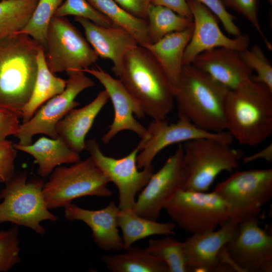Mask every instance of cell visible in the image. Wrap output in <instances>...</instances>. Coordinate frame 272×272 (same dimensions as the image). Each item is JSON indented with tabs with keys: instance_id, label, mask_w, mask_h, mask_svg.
<instances>
[{
	"instance_id": "cell-1",
	"label": "cell",
	"mask_w": 272,
	"mask_h": 272,
	"mask_svg": "<svg viewBox=\"0 0 272 272\" xmlns=\"http://www.w3.org/2000/svg\"><path fill=\"white\" fill-rule=\"evenodd\" d=\"M116 76L153 119H165L174 107V89L161 66L138 45L124 56Z\"/></svg>"
},
{
	"instance_id": "cell-2",
	"label": "cell",
	"mask_w": 272,
	"mask_h": 272,
	"mask_svg": "<svg viewBox=\"0 0 272 272\" xmlns=\"http://www.w3.org/2000/svg\"><path fill=\"white\" fill-rule=\"evenodd\" d=\"M225 117L226 130L240 145H259L272 133V90L252 78L230 90Z\"/></svg>"
},
{
	"instance_id": "cell-3",
	"label": "cell",
	"mask_w": 272,
	"mask_h": 272,
	"mask_svg": "<svg viewBox=\"0 0 272 272\" xmlns=\"http://www.w3.org/2000/svg\"><path fill=\"white\" fill-rule=\"evenodd\" d=\"M40 46L19 32L0 36V108L21 117L35 83Z\"/></svg>"
},
{
	"instance_id": "cell-4",
	"label": "cell",
	"mask_w": 272,
	"mask_h": 272,
	"mask_svg": "<svg viewBox=\"0 0 272 272\" xmlns=\"http://www.w3.org/2000/svg\"><path fill=\"white\" fill-rule=\"evenodd\" d=\"M230 90L191 64L183 65L174 89L178 116L210 132L226 130L225 104Z\"/></svg>"
},
{
	"instance_id": "cell-5",
	"label": "cell",
	"mask_w": 272,
	"mask_h": 272,
	"mask_svg": "<svg viewBox=\"0 0 272 272\" xmlns=\"http://www.w3.org/2000/svg\"><path fill=\"white\" fill-rule=\"evenodd\" d=\"M44 182L42 177L28 180L26 172L15 173L0 192V223L10 222L44 234L45 229L41 222L58 219L46 206L42 191Z\"/></svg>"
},
{
	"instance_id": "cell-6",
	"label": "cell",
	"mask_w": 272,
	"mask_h": 272,
	"mask_svg": "<svg viewBox=\"0 0 272 272\" xmlns=\"http://www.w3.org/2000/svg\"><path fill=\"white\" fill-rule=\"evenodd\" d=\"M109 180L89 157L69 166H57L44 182L43 194L49 210L64 207L86 196L110 197Z\"/></svg>"
},
{
	"instance_id": "cell-7",
	"label": "cell",
	"mask_w": 272,
	"mask_h": 272,
	"mask_svg": "<svg viewBox=\"0 0 272 272\" xmlns=\"http://www.w3.org/2000/svg\"><path fill=\"white\" fill-rule=\"evenodd\" d=\"M213 191L226 203L229 219L240 224L258 218L272 196V169L236 172L218 183Z\"/></svg>"
},
{
	"instance_id": "cell-8",
	"label": "cell",
	"mask_w": 272,
	"mask_h": 272,
	"mask_svg": "<svg viewBox=\"0 0 272 272\" xmlns=\"http://www.w3.org/2000/svg\"><path fill=\"white\" fill-rule=\"evenodd\" d=\"M182 148L188 173L185 190L207 191L222 172L237 169L243 157L241 151L212 138L191 140Z\"/></svg>"
},
{
	"instance_id": "cell-9",
	"label": "cell",
	"mask_w": 272,
	"mask_h": 272,
	"mask_svg": "<svg viewBox=\"0 0 272 272\" xmlns=\"http://www.w3.org/2000/svg\"><path fill=\"white\" fill-rule=\"evenodd\" d=\"M44 50L47 65L53 74L82 71L99 58L87 40L65 17L52 18Z\"/></svg>"
},
{
	"instance_id": "cell-10",
	"label": "cell",
	"mask_w": 272,
	"mask_h": 272,
	"mask_svg": "<svg viewBox=\"0 0 272 272\" xmlns=\"http://www.w3.org/2000/svg\"><path fill=\"white\" fill-rule=\"evenodd\" d=\"M165 209L175 224L192 234L214 230L229 219L226 203L213 191L180 189Z\"/></svg>"
},
{
	"instance_id": "cell-11",
	"label": "cell",
	"mask_w": 272,
	"mask_h": 272,
	"mask_svg": "<svg viewBox=\"0 0 272 272\" xmlns=\"http://www.w3.org/2000/svg\"><path fill=\"white\" fill-rule=\"evenodd\" d=\"M66 73L68 79L63 91L47 101L29 120L20 124L14 135L19 139V144H32L33 137L37 134H45L52 139L57 138L56 125L58 122L79 105L75 100L77 96L84 90L95 85L81 71H69Z\"/></svg>"
},
{
	"instance_id": "cell-12",
	"label": "cell",
	"mask_w": 272,
	"mask_h": 272,
	"mask_svg": "<svg viewBox=\"0 0 272 272\" xmlns=\"http://www.w3.org/2000/svg\"><path fill=\"white\" fill-rule=\"evenodd\" d=\"M141 149L140 142L128 155L116 159L104 155L96 140L86 141V150L90 157L118 189L120 210H133L137 194L143 189L154 173L152 164L139 171L137 158Z\"/></svg>"
},
{
	"instance_id": "cell-13",
	"label": "cell",
	"mask_w": 272,
	"mask_h": 272,
	"mask_svg": "<svg viewBox=\"0 0 272 272\" xmlns=\"http://www.w3.org/2000/svg\"><path fill=\"white\" fill-rule=\"evenodd\" d=\"M188 173L183 160V148L179 145L162 167L152 174L135 200L134 212L139 216L157 221L176 192L183 189Z\"/></svg>"
},
{
	"instance_id": "cell-14",
	"label": "cell",
	"mask_w": 272,
	"mask_h": 272,
	"mask_svg": "<svg viewBox=\"0 0 272 272\" xmlns=\"http://www.w3.org/2000/svg\"><path fill=\"white\" fill-rule=\"evenodd\" d=\"M225 252L234 270L272 271V236L260 227L258 218L239 224L237 234L225 245Z\"/></svg>"
},
{
	"instance_id": "cell-15",
	"label": "cell",
	"mask_w": 272,
	"mask_h": 272,
	"mask_svg": "<svg viewBox=\"0 0 272 272\" xmlns=\"http://www.w3.org/2000/svg\"><path fill=\"white\" fill-rule=\"evenodd\" d=\"M147 135L142 138V148L137 158L138 169L152 164L157 154L167 147L200 138H212L230 145L234 139L227 131L213 132L203 130L186 118L178 116L175 123L166 119H153L147 128Z\"/></svg>"
},
{
	"instance_id": "cell-16",
	"label": "cell",
	"mask_w": 272,
	"mask_h": 272,
	"mask_svg": "<svg viewBox=\"0 0 272 272\" xmlns=\"http://www.w3.org/2000/svg\"><path fill=\"white\" fill-rule=\"evenodd\" d=\"M193 19V31L184 51L183 65L191 64L199 53L217 47H226L239 51L248 48L250 39L241 34L230 38L219 26V19L209 9L194 0H186Z\"/></svg>"
},
{
	"instance_id": "cell-17",
	"label": "cell",
	"mask_w": 272,
	"mask_h": 272,
	"mask_svg": "<svg viewBox=\"0 0 272 272\" xmlns=\"http://www.w3.org/2000/svg\"><path fill=\"white\" fill-rule=\"evenodd\" d=\"M95 77L103 86L110 99L114 111L113 122L101 141L109 143L117 133L130 130L141 139L147 135V128L133 116L143 117L145 113L138 102L127 91L119 79L113 78L100 66L87 68L82 71Z\"/></svg>"
},
{
	"instance_id": "cell-18",
	"label": "cell",
	"mask_w": 272,
	"mask_h": 272,
	"mask_svg": "<svg viewBox=\"0 0 272 272\" xmlns=\"http://www.w3.org/2000/svg\"><path fill=\"white\" fill-rule=\"evenodd\" d=\"M239 224L228 219L217 230L192 234L183 242L186 263L190 271H227L220 253L237 234Z\"/></svg>"
},
{
	"instance_id": "cell-19",
	"label": "cell",
	"mask_w": 272,
	"mask_h": 272,
	"mask_svg": "<svg viewBox=\"0 0 272 272\" xmlns=\"http://www.w3.org/2000/svg\"><path fill=\"white\" fill-rule=\"evenodd\" d=\"M191 64L229 90L236 88L253 76V71L244 62L240 52L232 48L217 47L205 51Z\"/></svg>"
},
{
	"instance_id": "cell-20",
	"label": "cell",
	"mask_w": 272,
	"mask_h": 272,
	"mask_svg": "<svg viewBox=\"0 0 272 272\" xmlns=\"http://www.w3.org/2000/svg\"><path fill=\"white\" fill-rule=\"evenodd\" d=\"M64 208L66 220L81 221L89 227L95 243L102 250L116 251L123 249L118 229L119 209L114 201L100 210L85 209L72 203Z\"/></svg>"
},
{
	"instance_id": "cell-21",
	"label": "cell",
	"mask_w": 272,
	"mask_h": 272,
	"mask_svg": "<svg viewBox=\"0 0 272 272\" xmlns=\"http://www.w3.org/2000/svg\"><path fill=\"white\" fill-rule=\"evenodd\" d=\"M74 20L83 28L86 40L98 56L113 62L112 70L115 75L125 54L139 45L128 32L118 26L103 27L79 17Z\"/></svg>"
},
{
	"instance_id": "cell-22",
	"label": "cell",
	"mask_w": 272,
	"mask_h": 272,
	"mask_svg": "<svg viewBox=\"0 0 272 272\" xmlns=\"http://www.w3.org/2000/svg\"><path fill=\"white\" fill-rule=\"evenodd\" d=\"M109 99L104 89L85 106L73 109L66 114L56 125V131L66 145L80 154L86 150V137L97 115Z\"/></svg>"
},
{
	"instance_id": "cell-23",
	"label": "cell",
	"mask_w": 272,
	"mask_h": 272,
	"mask_svg": "<svg viewBox=\"0 0 272 272\" xmlns=\"http://www.w3.org/2000/svg\"><path fill=\"white\" fill-rule=\"evenodd\" d=\"M193 31V25L179 32L169 34L144 46L158 61L173 89L178 84L182 73L183 58Z\"/></svg>"
},
{
	"instance_id": "cell-24",
	"label": "cell",
	"mask_w": 272,
	"mask_h": 272,
	"mask_svg": "<svg viewBox=\"0 0 272 272\" xmlns=\"http://www.w3.org/2000/svg\"><path fill=\"white\" fill-rule=\"evenodd\" d=\"M19 151L29 154L38 164L37 173L42 178L49 176L62 164L74 163L80 160L79 154L71 149L59 137L56 139L42 137L28 145L13 144Z\"/></svg>"
},
{
	"instance_id": "cell-25",
	"label": "cell",
	"mask_w": 272,
	"mask_h": 272,
	"mask_svg": "<svg viewBox=\"0 0 272 272\" xmlns=\"http://www.w3.org/2000/svg\"><path fill=\"white\" fill-rule=\"evenodd\" d=\"M37 64V73L33 90L21 111L23 123L29 120L45 102L62 92L66 86V80L55 76L48 68L42 46L38 50Z\"/></svg>"
},
{
	"instance_id": "cell-26",
	"label": "cell",
	"mask_w": 272,
	"mask_h": 272,
	"mask_svg": "<svg viewBox=\"0 0 272 272\" xmlns=\"http://www.w3.org/2000/svg\"><path fill=\"white\" fill-rule=\"evenodd\" d=\"M117 224L122 232L124 250L151 236L174 235L176 225L174 223H159L142 217L132 209L119 210Z\"/></svg>"
},
{
	"instance_id": "cell-27",
	"label": "cell",
	"mask_w": 272,
	"mask_h": 272,
	"mask_svg": "<svg viewBox=\"0 0 272 272\" xmlns=\"http://www.w3.org/2000/svg\"><path fill=\"white\" fill-rule=\"evenodd\" d=\"M125 252L101 257L112 272H169L167 265L142 248L132 246Z\"/></svg>"
},
{
	"instance_id": "cell-28",
	"label": "cell",
	"mask_w": 272,
	"mask_h": 272,
	"mask_svg": "<svg viewBox=\"0 0 272 272\" xmlns=\"http://www.w3.org/2000/svg\"><path fill=\"white\" fill-rule=\"evenodd\" d=\"M97 10L106 16L114 26L128 32L139 45L149 44L147 20L130 14L113 0H88Z\"/></svg>"
},
{
	"instance_id": "cell-29",
	"label": "cell",
	"mask_w": 272,
	"mask_h": 272,
	"mask_svg": "<svg viewBox=\"0 0 272 272\" xmlns=\"http://www.w3.org/2000/svg\"><path fill=\"white\" fill-rule=\"evenodd\" d=\"M150 43L171 33L184 30L193 25V19L181 16L164 6L151 4L147 13ZM149 43V44H150Z\"/></svg>"
},
{
	"instance_id": "cell-30",
	"label": "cell",
	"mask_w": 272,
	"mask_h": 272,
	"mask_svg": "<svg viewBox=\"0 0 272 272\" xmlns=\"http://www.w3.org/2000/svg\"><path fill=\"white\" fill-rule=\"evenodd\" d=\"M38 0H2L0 2V36L21 31L26 25Z\"/></svg>"
},
{
	"instance_id": "cell-31",
	"label": "cell",
	"mask_w": 272,
	"mask_h": 272,
	"mask_svg": "<svg viewBox=\"0 0 272 272\" xmlns=\"http://www.w3.org/2000/svg\"><path fill=\"white\" fill-rule=\"evenodd\" d=\"M145 249L163 261L169 272L190 271L186 263L183 242L167 235L162 238L149 240Z\"/></svg>"
},
{
	"instance_id": "cell-32",
	"label": "cell",
	"mask_w": 272,
	"mask_h": 272,
	"mask_svg": "<svg viewBox=\"0 0 272 272\" xmlns=\"http://www.w3.org/2000/svg\"><path fill=\"white\" fill-rule=\"evenodd\" d=\"M63 1L38 0L31 18L19 32L28 35L44 48L49 23Z\"/></svg>"
},
{
	"instance_id": "cell-33",
	"label": "cell",
	"mask_w": 272,
	"mask_h": 272,
	"mask_svg": "<svg viewBox=\"0 0 272 272\" xmlns=\"http://www.w3.org/2000/svg\"><path fill=\"white\" fill-rule=\"evenodd\" d=\"M54 16H74L87 19L101 26H114L106 16L94 7L88 0H65L57 9Z\"/></svg>"
},
{
	"instance_id": "cell-34",
	"label": "cell",
	"mask_w": 272,
	"mask_h": 272,
	"mask_svg": "<svg viewBox=\"0 0 272 272\" xmlns=\"http://www.w3.org/2000/svg\"><path fill=\"white\" fill-rule=\"evenodd\" d=\"M239 52L245 64L256 74L252 79L272 90V66L260 47L254 44L250 49Z\"/></svg>"
},
{
	"instance_id": "cell-35",
	"label": "cell",
	"mask_w": 272,
	"mask_h": 272,
	"mask_svg": "<svg viewBox=\"0 0 272 272\" xmlns=\"http://www.w3.org/2000/svg\"><path fill=\"white\" fill-rule=\"evenodd\" d=\"M18 226L0 231V272H7L20 261Z\"/></svg>"
},
{
	"instance_id": "cell-36",
	"label": "cell",
	"mask_w": 272,
	"mask_h": 272,
	"mask_svg": "<svg viewBox=\"0 0 272 272\" xmlns=\"http://www.w3.org/2000/svg\"><path fill=\"white\" fill-rule=\"evenodd\" d=\"M224 6L243 16L261 37L266 48L272 50V45L261 29L258 19L259 0H221Z\"/></svg>"
},
{
	"instance_id": "cell-37",
	"label": "cell",
	"mask_w": 272,
	"mask_h": 272,
	"mask_svg": "<svg viewBox=\"0 0 272 272\" xmlns=\"http://www.w3.org/2000/svg\"><path fill=\"white\" fill-rule=\"evenodd\" d=\"M200 3L214 14L222 22L227 32L235 37L241 35L238 27L234 22L236 17L229 13L226 10L221 0H194Z\"/></svg>"
},
{
	"instance_id": "cell-38",
	"label": "cell",
	"mask_w": 272,
	"mask_h": 272,
	"mask_svg": "<svg viewBox=\"0 0 272 272\" xmlns=\"http://www.w3.org/2000/svg\"><path fill=\"white\" fill-rule=\"evenodd\" d=\"M17 150L12 141L0 139V183H6L14 175Z\"/></svg>"
},
{
	"instance_id": "cell-39",
	"label": "cell",
	"mask_w": 272,
	"mask_h": 272,
	"mask_svg": "<svg viewBox=\"0 0 272 272\" xmlns=\"http://www.w3.org/2000/svg\"><path fill=\"white\" fill-rule=\"evenodd\" d=\"M20 117L12 111L0 108V139L16 133L20 125Z\"/></svg>"
},
{
	"instance_id": "cell-40",
	"label": "cell",
	"mask_w": 272,
	"mask_h": 272,
	"mask_svg": "<svg viewBox=\"0 0 272 272\" xmlns=\"http://www.w3.org/2000/svg\"><path fill=\"white\" fill-rule=\"evenodd\" d=\"M124 10L138 18L147 20L151 0H113Z\"/></svg>"
},
{
	"instance_id": "cell-41",
	"label": "cell",
	"mask_w": 272,
	"mask_h": 272,
	"mask_svg": "<svg viewBox=\"0 0 272 272\" xmlns=\"http://www.w3.org/2000/svg\"><path fill=\"white\" fill-rule=\"evenodd\" d=\"M151 4L166 7L181 16L192 19L186 0H151Z\"/></svg>"
},
{
	"instance_id": "cell-42",
	"label": "cell",
	"mask_w": 272,
	"mask_h": 272,
	"mask_svg": "<svg viewBox=\"0 0 272 272\" xmlns=\"http://www.w3.org/2000/svg\"><path fill=\"white\" fill-rule=\"evenodd\" d=\"M242 158L244 163H250L259 159H263L270 163L272 162V144H269L259 152Z\"/></svg>"
},
{
	"instance_id": "cell-43",
	"label": "cell",
	"mask_w": 272,
	"mask_h": 272,
	"mask_svg": "<svg viewBox=\"0 0 272 272\" xmlns=\"http://www.w3.org/2000/svg\"><path fill=\"white\" fill-rule=\"evenodd\" d=\"M267 1H268V2L270 4H271V3H272V0H267Z\"/></svg>"
}]
</instances>
